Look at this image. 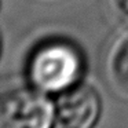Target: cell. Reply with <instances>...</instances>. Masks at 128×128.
Returning a JSON list of instances; mask_svg holds the SVG:
<instances>
[{"label":"cell","mask_w":128,"mask_h":128,"mask_svg":"<svg viewBox=\"0 0 128 128\" xmlns=\"http://www.w3.org/2000/svg\"><path fill=\"white\" fill-rule=\"evenodd\" d=\"M54 114L51 100L42 92L17 88L3 95L0 128H51Z\"/></svg>","instance_id":"cell-2"},{"label":"cell","mask_w":128,"mask_h":128,"mask_svg":"<svg viewBox=\"0 0 128 128\" xmlns=\"http://www.w3.org/2000/svg\"><path fill=\"white\" fill-rule=\"evenodd\" d=\"M108 68L112 80L128 92V33L114 42L109 52Z\"/></svg>","instance_id":"cell-4"},{"label":"cell","mask_w":128,"mask_h":128,"mask_svg":"<svg viewBox=\"0 0 128 128\" xmlns=\"http://www.w3.org/2000/svg\"><path fill=\"white\" fill-rule=\"evenodd\" d=\"M83 72V58L73 44L64 40L43 43L29 59L30 83L43 92H64L72 88Z\"/></svg>","instance_id":"cell-1"},{"label":"cell","mask_w":128,"mask_h":128,"mask_svg":"<svg viewBox=\"0 0 128 128\" xmlns=\"http://www.w3.org/2000/svg\"><path fill=\"white\" fill-rule=\"evenodd\" d=\"M112 7L116 17L128 26V0H112Z\"/></svg>","instance_id":"cell-5"},{"label":"cell","mask_w":128,"mask_h":128,"mask_svg":"<svg viewBox=\"0 0 128 128\" xmlns=\"http://www.w3.org/2000/svg\"><path fill=\"white\" fill-rule=\"evenodd\" d=\"M102 102L91 86H73L56 102L55 116L61 128H94L100 116Z\"/></svg>","instance_id":"cell-3"}]
</instances>
